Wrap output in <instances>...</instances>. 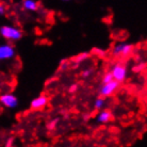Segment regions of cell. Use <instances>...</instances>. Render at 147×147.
Returning a JSON list of instances; mask_svg holds the SVG:
<instances>
[{
  "label": "cell",
  "mask_w": 147,
  "mask_h": 147,
  "mask_svg": "<svg viewBox=\"0 0 147 147\" xmlns=\"http://www.w3.org/2000/svg\"><path fill=\"white\" fill-rule=\"evenodd\" d=\"M0 34L9 40H17L22 36V33L20 30L14 27L3 26L0 28Z\"/></svg>",
  "instance_id": "1"
},
{
  "label": "cell",
  "mask_w": 147,
  "mask_h": 147,
  "mask_svg": "<svg viewBox=\"0 0 147 147\" xmlns=\"http://www.w3.org/2000/svg\"><path fill=\"white\" fill-rule=\"evenodd\" d=\"M111 74H112V77H113L114 80H116L118 83H123L126 79V76H127L126 65H124V64H116L113 67Z\"/></svg>",
  "instance_id": "2"
},
{
  "label": "cell",
  "mask_w": 147,
  "mask_h": 147,
  "mask_svg": "<svg viewBox=\"0 0 147 147\" xmlns=\"http://www.w3.org/2000/svg\"><path fill=\"white\" fill-rule=\"evenodd\" d=\"M133 46L129 44H118L113 49V55L117 58H124L133 51Z\"/></svg>",
  "instance_id": "3"
},
{
  "label": "cell",
  "mask_w": 147,
  "mask_h": 147,
  "mask_svg": "<svg viewBox=\"0 0 147 147\" xmlns=\"http://www.w3.org/2000/svg\"><path fill=\"white\" fill-rule=\"evenodd\" d=\"M118 86H119V83L113 79L110 82L103 84V86L100 90V95H101V97H109L117 91Z\"/></svg>",
  "instance_id": "4"
},
{
  "label": "cell",
  "mask_w": 147,
  "mask_h": 147,
  "mask_svg": "<svg viewBox=\"0 0 147 147\" xmlns=\"http://www.w3.org/2000/svg\"><path fill=\"white\" fill-rule=\"evenodd\" d=\"M48 103V97L47 96H38L35 99L32 100V102L30 105V108L31 110H42L44 109Z\"/></svg>",
  "instance_id": "5"
},
{
  "label": "cell",
  "mask_w": 147,
  "mask_h": 147,
  "mask_svg": "<svg viewBox=\"0 0 147 147\" xmlns=\"http://www.w3.org/2000/svg\"><path fill=\"white\" fill-rule=\"evenodd\" d=\"M0 102L7 108H15L17 106V98L12 94H4L0 96Z\"/></svg>",
  "instance_id": "6"
},
{
  "label": "cell",
  "mask_w": 147,
  "mask_h": 147,
  "mask_svg": "<svg viewBox=\"0 0 147 147\" xmlns=\"http://www.w3.org/2000/svg\"><path fill=\"white\" fill-rule=\"evenodd\" d=\"M14 55V49L11 45L0 46V59H10Z\"/></svg>",
  "instance_id": "7"
},
{
  "label": "cell",
  "mask_w": 147,
  "mask_h": 147,
  "mask_svg": "<svg viewBox=\"0 0 147 147\" xmlns=\"http://www.w3.org/2000/svg\"><path fill=\"white\" fill-rule=\"evenodd\" d=\"M113 118V115L111 113L110 110H105L102 111L101 113L98 115V121L102 123V124H106V123H109Z\"/></svg>",
  "instance_id": "8"
},
{
  "label": "cell",
  "mask_w": 147,
  "mask_h": 147,
  "mask_svg": "<svg viewBox=\"0 0 147 147\" xmlns=\"http://www.w3.org/2000/svg\"><path fill=\"white\" fill-rule=\"evenodd\" d=\"M40 7L38 2L34 1V0H25L24 1V7L26 10H29V11H36Z\"/></svg>",
  "instance_id": "9"
},
{
  "label": "cell",
  "mask_w": 147,
  "mask_h": 147,
  "mask_svg": "<svg viewBox=\"0 0 147 147\" xmlns=\"http://www.w3.org/2000/svg\"><path fill=\"white\" fill-rule=\"evenodd\" d=\"M88 55H90L88 53H86V52H83V53H81V55H77L76 58H74L73 61H75V62L79 63V62H81V61H83V60H85L86 58H88Z\"/></svg>",
  "instance_id": "10"
},
{
  "label": "cell",
  "mask_w": 147,
  "mask_h": 147,
  "mask_svg": "<svg viewBox=\"0 0 147 147\" xmlns=\"http://www.w3.org/2000/svg\"><path fill=\"white\" fill-rule=\"evenodd\" d=\"M113 80V77H112V74L111 73H107L105 76L102 77V83H108V82H110V81Z\"/></svg>",
  "instance_id": "11"
},
{
  "label": "cell",
  "mask_w": 147,
  "mask_h": 147,
  "mask_svg": "<svg viewBox=\"0 0 147 147\" xmlns=\"http://www.w3.org/2000/svg\"><path fill=\"white\" fill-rule=\"evenodd\" d=\"M103 105H105V100H103V98H98L95 102V109H100V108H102Z\"/></svg>",
  "instance_id": "12"
},
{
  "label": "cell",
  "mask_w": 147,
  "mask_h": 147,
  "mask_svg": "<svg viewBox=\"0 0 147 147\" xmlns=\"http://www.w3.org/2000/svg\"><path fill=\"white\" fill-rule=\"evenodd\" d=\"M144 67V64H140V65H138V66L133 67V71H136V73H140L141 70L143 69Z\"/></svg>",
  "instance_id": "13"
},
{
  "label": "cell",
  "mask_w": 147,
  "mask_h": 147,
  "mask_svg": "<svg viewBox=\"0 0 147 147\" xmlns=\"http://www.w3.org/2000/svg\"><path fill=\"white\" fill-rule=\"evenodd\" d=\"M57 119H55V121H52L51 123H50V124H49V125H48V128H50V129H52V128H55V124H57Z\"/></svg>",
  "instance_id": "14"
},
{
  "label": "cell",
  "mask_w": 147,
  "mask_h": 147,
  "mask_svg": "<svg viewBox=\"0 0 147 147\" xmlns=\"http://www.w3.org/2000/svg\"><path fill=\"white\" fill-rule=\"evenodd\" d=\"M76 90H77V85H73V86H70V88H69L70 92H76Z\"/></svg>",
  "instance_id": "15"
},
{
  "label": "cell",
  "mask_w": 147,
  "mask_h": 147,
  "mask_svg": "<svg viewBox=\"0 0 147 147\" xmlns=\"http://www.w3.org/2000/svg\"><path fill=\"white\" fill-rule=\"evenodd\" d=\"M4 13V7L3 5H0V15H2Z\"/></svg>",
  "instance_id": "16"
},
{
  "label": "cell",
  "mask_w": 147,
  "mask_h": 147,
  "mask_svg": "<svg viewBox=\"0 0 147 147\" xmlns=\"http://www.w3.org/2000/svg\"><path fill=\"white\" fill-rule=\"evenodd\" d=\"M65 1H67V0H65Z\"/></svg>",
  "instance_id": "17"
}]
</instances>
